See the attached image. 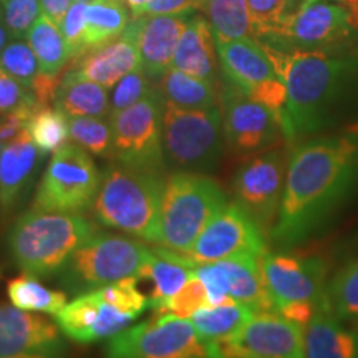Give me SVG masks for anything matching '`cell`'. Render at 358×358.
I'll return each instance as SVG.
<instances>
[{
	"label": "cell",
	"mask_w": 358,
	"mask_h": 358,
	"mask_svg": "<svg viewBox=\"0 0 358 358\" xmlns=\"http://www.w3.org/2000/svg\"><path fill=\"white\" fill-rule=\"evenodd\" d=\"M194 262L174 250L166 248L153 249L151 257L136 274L138 279L151 280L153 284L151 294L148 295L153 312L158 310L169 297L182 289V285L194 275Z\"/></svg>",
	"instance_id": "26"
},
{
	"label": "cell",
	"mask_w": 358,
	"mask_h": 358,
	"mask_svg": "<svg viewBox=\"0 0 358 358\" xmlns=\"http://www.w3.org/2000/svg\"><path fill=\"white\" fill-rule=\"evenodd\" d=\"M12 40V35L8 32V29L3 24V20L0 19V53H2L3 48L7 47V43Z\"/></svg>",
	"instance_id": "51"
},
{
	"label": "cell",
	"mask_w": 358,
	"mask_h": 358,
	"mask_svg": "<svg viewBox=\"0 0 358 358\" xmlns=\"http://www.w3.org/2000/svg\"><path fill=\"white\" fill-rule=\"evenodd\" d=\"M2 150H3V143L0 140V155H2Z\"/></svg>",
	"instance_id": "53"
},
{
	"label": "cell",
	"mask_w": 358,
	"mask_h": 358,
	"mask_svg": "<svg viewBox=\"0 0 358 358\" xmlns=\"http://www.w3.org/2000/svg\"><path fill=\"white\" fill-rule=\"evenodd\" d=\"M0 277H2V272H0Z\"/></svg>",
	"instance_id": "55"
},
{
	"label": "cell",
	"mask_w": 358,
	"mask_h": 358,
	"mask_svg": "<svg viewBox=\"0 0 358 358\" xmlns=\"http://www.w3.org/2000/svg\"><path fill=\"white\" fill-rule=\"evenodd\" d=\"M134 320V317L106 302L98 289L80 294L55 315L62 334L78 343L113 338L127 330Z\"/></svg>",
	"instance_id": "19"
},
{
	"label": "cell",
	"mask_w": 358,
	"mask_h": 358,
	"mask_svg": "<svg viewBox=\"0 0 358 358\" xmlns=\"http://www.w3.org/2000/svg\"><path fill=\"white\" fill-rule=\"evenodd\" d=\"M287 164L289 158L284 151L271 148L250 156L237 168L232 178L234 203L244 209L266 234H271L279 216Z\"/></svg>",
	"instance_id": "14"
},
{
	"label": "cell",
	"mask_w": 358,
	"mask_h": 358,
	"mask_svg": "<svg viewBox=\"0 0 358 358\" xmlns=\"http://www.w3.org/2000/svg\"><path fill=\"white\" fill-rule=\"evenodd\" d=\"M358 196V131L299 141L289 156L279 216L271 237L277 249L301 248L324 234Z\"/></svg>",
	"instance_id": "1"
},
{
	"label": "cell",
	"mask_w": 358,
	"mask_h": 358,
	"mask_svg": "<svg viewBox=\"0 0 358 358\" xmlns=\"http://www.w3.org/2000/svg\"><path fill=\"white\" fill-rule=\"evenodd\" d=\"M324 307L340 320L358 325V256L347 261L329 277Z\"/></svg>",
	"instance_id": "31"
},
{
	"label": "cell",
	"mask_w": 358,
	"mask_h": 358,
	"mask_svg": "<svg viewBox=\"0 0 358 358\" xmlns=\"http://www.w3.org/2000/svg\"><path fill=\"white\" fill-rule=\"evenodd\" d=\"M42 158L27 129L3 145L0 155V217H7L25 198Z\"/></svg>",
	"instance_id": "23"
},
{
	"label": "cell",
	"mask_w": 358,
	"mask_h": 358,
	"mask_svg": "<svg viewBox=\"0 0 358 358\" xmlns=\"http://www.w3.org/2000/svg\"><path fill=\"white\" fill-rule=\"evenodd\" d=\"M42 15L40 0H3L0 19L12 38H25L29 30Z\"/></svg>",
	"instance_id": "42"
},
{
	"label": "cell",
	"mask_w": 358,
	"mask_h": 358,
	"mask_svg": "<svg viewBox=\"0 0 358 358\" xmlns=\"http://www.w3.org/2000/svg\"><path fill=\"white\" fill-rule=\"evenodd\" d=\"M2 2H3V0H2Z\"/></svg>",
	"instance_id": "56"
},
{
	"label": "cell",
	"mask_w": 358,
	"mask_h": 358,
	"mask_svg": "<svg viewBox=\"0 0 358 358\" xmlns=\"http://www.w3.org/2000/svg\"><path fill=\"white\" fill-rule=\"evenodd\" d=\"M105 358H209V353L191 320L166 313L115 335Z\"/></svg>",
	"instance_id": "13"
},
{
	"label": "cell",
	"mask_w": 358,
	"mask_h": 358,
	"mask_svg": "<svg viewBox=\"0 0 358 358\" xmlns=\"http://www.w3.org/2000/svg\"><path fill=\"white\" fill-rule=\"evenodd\" d=\"M262 274L274 312L306 327L324 303L329 266L320 256L267 252Z\"/></svg>",
	"instance_id": "6"
},
{
	"label": "cell",
	"mask_w": 358,
	"mask_h": 358,
	"mask_svg": "<svg viewBox=\"0 0 358 358\" xmlns=\"http://www.w3.org/2000/svg\"><path fill=\"white\" fill-rule=\"evenodd\" d=\"M96 224L80 214L29 211L8 231L7 245L22 274L52 277L60 274L78 248L98 234Z\"/></svg>",
	"instance_id": "3"
},
{
	"label": "cell",
	"mask_w": 358,
	"mask_h": 358,
	"mask_svg": "<svg viewBox=\"0 0 358 358\" xmlns=\"http://www.w3.org/2000/svg\"><path fill=\"white\" fill-rule=\"evenodd\" d=\"M256 315L250 308L234 301L208 306L191 315V324L206 348L227 342Z\"/></svg>",
	"instance_id": "28"
},
{
	"label": "cell",
	"mask_w": 358,
	"mask_h": 358,
	"mask_svg": "<svg viewBox=\"0 0 358 358\" xmlns=\"http://www.w3.org/2000/svg\"><path fill=\"white\" fill-rule=\"evenodd\" d=\"M266 252V232L244 209L236 203H227L181 256L198 266L249 254L262 257Z\"/></svg>",
	"instance_id": "16"
},
{
	"label": "cell",
	"mask_w": 358,
	"mask_h": 358,
	"mask_svg": "<svg viewBox=\"0 0 358 358\" xmlns=\"http://www.w3.org/2000/svg\"><path fill=\"white\" fill-rule=\"evenodd\" d=\"M164 100L153 92L120 113L110 115L113 158L124 166L161 173L166 166L163 150Z\"/></svg>",
	"instance_id": "11"
},
{
	"label": "cell",
	"mask_w": 358,
	"mask_h": 358,
	"mask_svg": "<svg viewBox=\"0 0 358 358\" xmlns=\"http://www.w3.org/2000/svg\"><path fill=\"white\" fill-rule=\"evenodd\" d=\"M64 347L60 329L38 313L0 303V358Z\"/></svg>",
	"instance_id": "21"
},
{
	"label": "cell",
	"mask_w": 358,
	"mask_h": 358,
	"mask_svg": "<svg viewBox=\"0 0 358 358\" xmlns=\"http://www.w3.org/2000/svg\"><path fill=\"white\" fill-rule=\"evenodd\" d=\"M98 290L106 302L113 303L116 308L134 317V319H138L150 307V297L138 287L136 275L127 277V279L115 282V284L103 285Z\"/></svg>",
	"instance_id": "38"
},
{
	"label": "cell",
	"mask_w": 358,
	"mask_h": 358,
	"mask_svg": "<svg viewBox=\"0 0 358 358\" xmlns=\"http://www.w3.org/2000/svg\"><path fill=\"white\" fill-rule=\"evenodd\" d=\"M299 2H313V0H299ZM334 2H338V3H343L348 10H350L352 17L355 19L357 25H358V0H334Z\"/></svg>",
	"instance_id": "50"
},
{
	"label": "cell",
	"mask_w": 358,
	"mask_h": 358,
	"mask_svg": "<svg viewBox=\"0 0 358 358\" xmlns=\"http://www.w3.org/2000/svg\"><path fill=\"white\" fill-rule=\"evenodd\" d=\"M161 173L110 164L101 174V185L93 201V216L101 226L128 232L146 243L158 239Z\"/></svg>",
	"instance_id": "4"
},
{
	"label": "cell",
	"mask_w": 358,
	"mask_h": 358,
	"mask_svg": "<svg viewBox=\"0 0 358 358\" xmlns=\"http://www.w3.org/2000/svg\"><path fill=\"white\" fill-rule=\"evenodd\" d=\"M129 8L124 0H92L87 3L83 53L118 38L127 30ZM82 53V55H83Z\"/></svg>",
	"instance_id": "29"
},
{
	"label": "cell",
	"mask_w": 358,
	"mask_h": 358,
	"mask_svg": "<svg viewBox=\"0 0 358 358\" xmlns=\"http://www.w3.org/2000/svg\"><path fill=\"white\" fill-rule=\"evenodd\" d=\"M12 358H65V357H64V347H60V348H52V350L24 353V355H17Z\"/></svg>",
	"instance_id": "49"
},
{
	"label": "cell",
	"mask_w": 358,
	"mask_h": 358,
	"mask_svg": "<svg viewBox=\"0 0 358 358\" xmlns=\"http://www.w3.org/2000/svg\"><path fill=\"white\" fill-rule=\"evenodd\" d=\"M222 116L217 106L179 108L164 101L163 150L166 166L204 173L216 168L224 151Z\"/></svg>",
	"instance_id": "8"
},
{
	"label": "cell",
	"mask_w": 358,
	"mask_h": 358,
	"mask_svg": "<svg viewBox=\"0 0 358 358\" xmlns=\"http://www.w3.org/2000/svg\"><path fill=\"white\" fill-rule=\"evenodd\" d=\"M155 88L156 82L148 77L141 66L131 71V73L124 75V77L111 88L110 115L120 113V111L129 108L134 103L143 100L148 93L153 92Z\"/></svg>",
	"instance_id": "39"
},
{
	"label": "cell",
	"mask_w": 358,
	"mask_h": 358,
	"mask_svg": "<svg viewBox=\"0 0 358 358\" xmlns=\"http://www.w3.org/2000/svg\"><path fill=\"white\" fill-rule=\"evenodd\" d=\"M0 69L30 88L40 73V64L27 38H12L0 53Z\"/></svg>",
	"instance_id": "37"
},
{
	"label": "cell",
	"mask_w": 358,
	"mask_h": 358,
	"mask_svg": "<svg viewBox=\"0 0 358 358\" xmlns=\"http://www.w3.org/2000/svg\"><path fill=\"white\" fill-rule=\"evenodd\" d=\"M7 295L12 306L27 312L48 313L55 317L66 303V292L45 287L35 275L22 274L8 280Z\"/></svg>",
	"instance_id": "34"
},
{
	"label": "cell",
	"mask_w": 358,
	"mask_h": 358,
	"mask_svg": "<svg viewBox=\"0 0 358 358\" xmlns=\"http://www.w3.org/2000/svg\"><path fill=\"white\" fill-rule=\"evenodd\" d=\"M358 25L343 3L334 0L299 2L297 7L259 40L279 50H343Z\"/></svg>",
	"instance_id": "9"
},
{
	"label": "cell",
	"mask_w": 358,
	"mask_h": 358,
	"mask_svg": "<svg viewBox=\"0 0 358 358\" xmlns=\"http://www.w3.org/2000/svg\"><path fill=\"white\" fill-rule=\"evenodd\" d=\"M206 0H153L145 15H174V13H194L203 10Z\"/></svg>",
	"instance_id": "45"
},
{
	"label": "cell",
	"mask_w": 358,
	"mask_h": 358,
	"mask_svg": "<svg viewBox=\"0 0 358 358\" xmlns=\"http://www.w3.org/2000/svg\"><path fill=\"white\" fill-rule=\"evenodd\" d=\"M209 306L208 290H206L204 284L199 280L196 274L191 277L189 280L182 285V289L169 297L166 302L161 306L155 315H166V313H173V315L181 317V319H191L192 313H196L201 308Z\"/></svg>",
	"instance_id": "40"
},
{
	"label": "cell",
	"mask_w": 358,
	"mask_h": 358,
	"mask_svg": "<svg viewBox=\"0 0 358 358\" xmlns=\"http://www.w3.org/2000/svg\"><path fill=\"white\" fill-rule=\"evenodd\" d=\"M248 3L256 40L271 34L297 7V0H248Z\"/></svg>",
	"instance_id": "41"
},
{
	"label": "cell",
	"mask_w": 358,
	"mask_h": 358,
	"mask_svg": "<svg viewBox=\"0 0 358 358\" xmlns=\"http://www.w3.org/2000/svg\"><path fill=\"white\" fill-rule=\"evenodd\" d=\"M73 0H40V7H42V15L48 17L53 24L58 27L62 25L66 10H69Z\"/></svg>",
	"instance_id": "47"
},
{
	"label": "cell",
	"mask_w": 358,
	"mask_h": 358,
	"mask_svg": "<svg viewBox=\"0 0 358 358\" xmlns=\"http://www.w3.org/2000/svg\"><path fill=\"white\" fill-rule=\"evenodd\" d=\"M70 138L90 155L100 158L113 156V128L103 116H77L70 118Z\"/></svg>",
	"instance_id": "36"
},
{
	"label": "cell",
	"mask_w": 358,
	"mask_h": 358,
	"mask_svg": "<svg viewBox=\"0 0 358 358\" xmlns=\"http://www.w3.org/2000/svg\"><path fill=\"white\" fill-rule=\"evenodd\" d=\"M219 103L224 140L234 155L254 156L262 153L275 148L284 138L280 122L274 111L249 98L226 80L219 92Z\"/></svg>",
	"instance_id": "15"
},
{
	"label": "cell",
	"mask_w": 358,
	"mask_h": 358,
	"mask_svg": "<svg viewBox=\"0 0 358 358\" xmlns=\"http://www.w3.org/2000/svg\"><path fill=\"white\" fill-rule=\"evenodd\" d=\"M73 2H83V3H88V2H92V0H73Z\"/></svg>",
	"instance_id": "52"
},
{
	"label": "cell",
	"mask_w": 358,
	"mask_h": 358,
	"mask_svg": "<svg viewBox=\"0 0 358 358\" xmlns=\"http://www.w3.org/2000/svg\"><path fill=\"white\" fill-rule=\"evenodd\" d=\"M264 48L287 90L285 141L299 143L337 124L358 93V47L329 52Z\"/></svg>",
	"instance_id": "2"
},
{
	"label": "cell",
	"mask_w": 358,
	"mask_h": 358,
	"mask_svg": "<svg viewBox=\"0 0 358 358\" xmlns=\"http://www.w3.org/2000/svg\"><path fill=\"white\" fill-rule=\"evenodd\" d=\"M101 185V173L82 146L66 143L55 151L35 192L32 209L80 214L92 208Z\"/></svg>",
	"instance_id": "10"
},
{
	"label": "cell",
	"mask_w": 358,
	"mask_h": 358,
	"mask_svg": "<svg viewBox=\"0 0 358 358\" xmlns=\"http://www.w3.org/2000/svg\"><path fill=\"white\" fill-rule=\"evenodd\" d=\"M87 3L71 2L66 10L64 20H62L60 30L64 34L66 48L70 53V62L83 53V37L85 27H87Z\"/></svg>",
	"instance_id": "43"
},
{
	"label": "cell",
	"mask_w": 358,
	"mask_h": 358,
	"mask_svg": "<svg viewBox=\"0 0 358 358\" xmlns=\"http://www.w3.org/2000/svg\"><path fill=\"white\" fill-rule=\"evenodd\" d=\"M140 29L141 17L129 22L127 30L118 38L73 58L69 69L106 90L113 88L124 75L141 66L140 52H138Z\"/></svg>",
	"instance_id": "20"
},
{
	"label": "cell",
	"mask_w": 358,
	"mask_h": 358,
	"mask_svg": "<svg viewBox=\"0 0 358 358\" xmlns=\"http://www.w3.org/2000/svg\"><path fill=\"white\" fill-rule=\"evenodd\" d=\"M156 88L164 101L179 106V108H213V106H217L219 101L217 85L204 82V80L173 69H169L156 82Z\"/></svg>",
	"instance_id": "30"
},
{
	"label": "cell",
	"mask_w": 358,
	"mask_h": 358,
	"mask_svg": "<svg viewBox=\"0 0 358 358\" xmlns=\"http://www.w3.org/2000/svg\"><path fill=\"white\" fill-rule=\"evenodd\" d=\"M227 204L216 179L196 171H174L164 179L156 244L185 254Z\"/></svg>",
	"instance_id": "5"
},
{
	"label": "cell",
	"mask_w": 358,
	"mask_h": 358,
	"mask_svg": "<svg viewBox=\"0 0 358 358\" xmlns=\"http://www.w3.org/2000/svg\"><path fill=\"white\" fill-rule=\"evenodd\" d=\"M27 131L45 158L69 143L70 118L55 106H42L32 115Z\"/></svg>",
	"instance_id": "35"
},
{
	"label": "cell",
	"mask_w": 358,
	"mask_h": 358,
	"mask_svg": "<svg viewBox=\"0 0 358 358\" xmlns=\"http://www.w3.org/2000/svg\"><path fill=\"white\" fill-rule=\"evenodd\" d=\"M53 106L69 116H110L108 90L69 69L62 75Z\"/></svg>",
	"instance_id": "27"
},
{
	"label": "cell",
	"mask_w": 358,
	"mask_h": 358,
	"mask_svg": "<svg viewBox=\"0 0 358 358\" xmlns=\"http://www.w3.org/2000/svg\"><path fill=\"white\" fill-rule=\"evenodd\" d=\"M306 358H358V325L322 307L303 327Z\"/></svg>",
	"instance_id": "25"
},
{
	"label": "cell",
	"mask_w": 358,
	"mask_h": 358,
	"mask_svg": "<svg viewBox=\"0 0 358 358\" xmlns=\"http://www.w3.org/2000/svg\"><path fill=\"white\" fill-rule=\"evenodd\" d=\"M171 69L204 82L219 85V58L211 24L201 13H192L176 45Z\"/></svg>",
	"instance_id": "24"
},
{
	"label": "cell",
	"mask_w": 358,
	"mask_h": 358,
	"mask_svg": "<svg viewBox=\"0 0 358 358\" xmlns=\"http://www.w3.org/2000/svg\"><path fill=\"white\" fill-rule=\"evenodd\" d=\"M194 274L208 290L209 306L234 301L250 308L254 313L274 312L264 282L261 256L249 254L198 264L194 267Z\"/></svg>",
	"instance_id": "17"
},
{
	"label": "cell",
	"mask_w": 358,
	"mask_h": 358,
	"mask_svg": "<svg viewBox=\"0 0 358 358\" xmlns=\"http://www.w3.org/2000/svg\"><path fill=\"white\" fill-rule=\"evenodd\" d=\"M153 254L131 237L98 232L78 248L60 272L66 292L80 295L133 277Z\"/></svg>",
	"instance_id": "7"
},
{
	"label": "cell",
	"mask_w": 358,
	"mask_h": 358,
	"mask_svg": "<svg viewBox=\"0 0 358 358\" xmlns=\"http://www.w3.org/2000/svg\"><path fill=\"white\" fill-rule=\"evenodd\" d=\"M124 2H127L133 19H140V17L145 15V10L153 0H124Z\"/></svg>",
	"instance_id": "48"
},
{
	"label": "cell",
	"mask_w": 358,
	"mask_h": 358,
	"mask_svg": "<svg viewBox=\"0 0 358 358\" xmlns=\"http://www.w3.org/2000/svg\"><path fill=\"white\" fill-rule=\"evenodd\" d=\"M203 10L211 24L214 40L254 38L248 0H206Z\"/></svg>",
	"instance_id": "33"
},
{
	"label": "cell",
	"mask_w": 358,
	"mask_h": 358,
	"mask_svg": "<svg viewBox=\"0 0 358 358\" xmlns=\"http://www.w3.org/2000/svg\"><path fill=\"white\" fill-rule=\"evenodd\" d=\"M216 50L224 80L274 111L282 127L287 90L264 45L252 37L216 40Z\"/></svg>",
	"instance_id": "12"
},
{
	"label": "cell",
	"mask_w": 358,
	"mask_h": 358,
	"mask_svg": "<svg viewBox=\"0 0 358 358\" xmlns=\"http://www.w3.org/2000/svg\"><path fill=\"white\" fill-rule=\"evenodd\" d=\"M29 105L40 106L35 100L32 90L19 82L15 77H12L10 73H7L6 70L0 69V115L10 113L13 110Z\"/></svg>",
	"instance_id": "44"
},
{
	"label": "cell",
	"mask_w": 358,
	"mask_h": 358,
	"mask_svg": "<svg viewBox=\"0 0 358 358\" xmlns=\"http://www.w3.org/2000/svg\"><path fill=\"white\" fill-rule=\"evenodd\" d=\"M192 13L141 17L138 52L141 69L155 82L171 69L176 45Z\"/></svg>",
	"instance_id": "22"
},
{
	"label": "cell",
	"mask_w": 358,
	"mask_h": 358,
	"mask_svg": "<svg viewBox=\"0 0 358 358\" xmlns=\"http://www.w3.org/2000/svg\"><path fill=\"white\" fill-rule=\"evenodd\" d=\"M226 352L227 358H306L303 327L274 312L256 313Z\"/></svg>",
	"instance_id": "18"
},
{
	"label": "cell",
	"mask_w": 358,
	"mask_h": 358,
	"mask_svg": "<svg viewBox=\"0 0 358 358\" xmlns=\"http://www.w3.org/2000/svg\"><path fill=\"white\" fill-rule=\"evenodd\" d=\"M0 15H2V0H0Z\"/></svg>",
	"instance_id": "54"
},
{
	"label": "cell",
	"mask_w": 358,
	"mask_h": 358,
	"mask_svg": "<svg viewBox=\"0 0 358 358\" xmlns=\"http://www.w3.org/2000/svg\"><path fill=\"white\" fill-rule=\"evenodd\" d=\"M62 77L58 75H48V73H40L37 78L34 80L32 85H30V90H32L35 100L40 106H50L53 101H55L57 90L60 87Z\"/></svg>",
	"instance_id": "46"
},
{
	"label": "cell",
	"mask_w": 358,
	"mask_h": 358,
	"mask_svg": "<svg viewBox=\"0 0 358 358\" xmlns=\"http://www.w3.org/2000/svg\"><path fill=\"white\" fill-rule=\"evenodd\" d=\"M25 38L37 57L42 73L58 75L70 62L64 34L48 17L40 15Z\"/></svg>",
	"instance_id": "32"
}]
</instances>
